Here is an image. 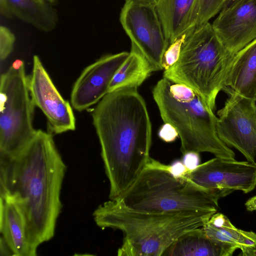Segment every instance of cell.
I'll use <instances>...</instances> for the list:
<instances>
[{
  "label": "cell",
  "instance_id": "23",
  "mask_svg": "<svg viewBox=\"0 0 256 256\" xmlns=\"http://www.w3.org/2000/svg\"><path fill=\"white\" fill-rule=\"evenodd\" d=\"M16 38L14 34L7 27H0V60L2 63L12 52Z\"/></svg>",
  "mask_w": 256,
  "mask_h": 256
},
{
  "label": "cell",
  "instance_id": "5",
  "mask_svg": "<svg viewBox=\"0 0 256 256\" xmlns=\"http://www.w3.org/2000/svg\"><path fill=\"white\" fill-rule=\"evenodd\" d=\"M232 192L206 190L186 178H176L150 157L133 184L116 200L129 208L148 212H218V200Z\"/></svg>",
  "mask_w": 256,
  "mask_h": 256
},
{
  "label": "cell",
  "instance_id": "25",
  "mask_svg": "<svg viewBox=\"0 0 256 256\" xmlns=\"http://www.w3.org/2000/svg\"><path fill=\"white\" fill-rule=\"evenodd\" d=\"M159 137L164 142H172L178 136L176 128L170 124L164 122L158 131Z\"/></svg>",
  "mask_w": 256,
  "mask_h": 256
},
{
  "label": "cell",
  "instance_id": "29",
  "mask_svg": "<svg viewBox=\"0 0 256 256\" xmlns=\"http://www.w3.org/2000/svg\"><path fill=\"white\" fill-rule=\"evenodd\" d=\"M126 1H136L141 2H150L156 4L158 0H126Z\"/></svg>",
  "mask_w": 256,
  "mask_h": 256
},
{
  "label": "cell",
  "instance_id": "24",
  "mask_svg": "<svg viewBox=\"0 0 256 256\" xmlns=\"http://www.w3.org/2000/svg\"><path fill=\"white\" fill-rule=\"evenodd\" d=\"M162 166L173 176L178 178H184L185 175L189 172L182 161L178 160L174 161L170 165L162 164Z\"/></svg>",
  "mask_w": 256,
  "mask_h": 256
},
{
  "label": "cell",
  "instance_id": "12",
  "mask_svg": "<svg viewBox=\"0 0 256 256\" xmlns=\"http://www.w3.org/2000/svg\"><path fill=\"white\" fill-rule=\"evenodd\" d=\"M129 54L122 52L107 54L86 67L73 86L72 107L82 112L98 103L108 92L114 75Z\"/></svg>",
  "mask_w": 256,
  "mask_h": 256
},
{
  "label": "cell",
  "instance_id": "19",
  "mask_svg": "<svg viewBox=\"0 0 256 256\" xmlns=\"http://www.w3.org/2000/svg\"><path fill=\"white\" fill-rule=\"evenodd\" d=\"M155 69L135 46H132L130 54L114 75L108 92L122 87L138 88Z\"/></svg>",
  "mask_w": 256,
  "mask_h": 256
},
{
  "label": "cell",
  "instance_id": "30",
  "mask_svg": "<svg viewBox=\"0 0 256 256\" xmlns=\"http://www.w3.org/2000/svg\"><path fill=\"white\" fill-rule=\"evenodd\" d=\"M46 1L48 2L52 6H55L58 4V0H45Z\"/></svg>",
  "mask_w": 256,
  "mask_h": 256
},
{
  "label": "cell",
  "instance_id": "27",
  "mask_svg": "<svg viewBox=\"0 0 256 256\" xmlns=\"http://www.w3.org/2000/svg\"><path fill=\"white\" fill-rule=\"evenodd\" d=\"M245 206L246 210L249 212L256 210V196H254L245 202Z\"/></svg>",
  "mask_w": 256,
  "mask_h": 256
},
{
  "label": "cell",
  "instance_id": "8",
  "mask_svg": "<svg viewBox=\"0 0 256 256\" xmlns=\"http://www.w3.org/2000/svg\"><path fill=\"white\" fill-rule=\"evenodd\" d=\"M120 20L135 46L155 69L163 70V56L169 46L155 4L126 1Z\"/></svg>",
  "mask_w": 256,
  "mask_h": 256
},
{
  "label": "cell",
  "instance_id": "3",
  "mask_svg": "<svg viewBox=\"0 0 256 256\" xmlns=\"http://www.w3.org/2000/svg\"><path fill=\"white\" fill-rule=\"evenodd\" d=\"M216 212H148L129 208L118 200H110L100 204L92 216L100 228L123 234L118 256H160L182 235L202 228Z\"/></svg>",
  "mask_w": 256,
  "mask_h": 256
},
{
  "label": "cell",
  "instance_id": "13",
  "mask_svg": "<svg viewBox=\"0 0 256 256\" xmlns=\"http://www.w3.org/2000/svg\"><path fill=\"white\" fill-rule=\"evenodd\" d=\"M212 24L218 39L234 54L256 38V0H244L222 10Z\"/></svg>",
  "mask_w": 256,
  "mask_h": 256
},
{
  "label": "cell",
  "instance_id": "17",
  "mask_svg": "<svg viewBox=\"0 0 256 256\" xmlns=\"http://www.w3.org/2000/svg\"><path fill=\"white\" fill-rule=\"evenodd\" d=\"M0 12L16 17L44 32L52 31L58 20L54 6L45 0H0Z\"/></svg>",
  "mask_w": 256,
  "mask_h": 256
},
{
  "label": "cell",
  "instance_id": "9",
  "mask_svg": "<svg viewBox=\"0 0 256 256\" xmlns=\"http://www.w3.org/2000/svg\"><path fill=\"white\" fill-rule=\"evenodd\" d=\"M230 97L218 112L217 132L228 147L236 149L248 161L256 157V102L226 88Z\"/></svg>",
  "mask_w": 256,
  "mask_h": 256
},
{
  "label": "cell",
  "instance_id": "2",
  "mask_svg": "<svg viewBox=\"0 0 256 256\" xmlns=\"http://www.w3.org/2000/svg\"><path fill=\"white\" fill-rule=\"evenodd\" d=\"M138 88L122 87L108 92L92 113L110 183V200L124 194L150 158L152 124Z\"/></svg>",
  "mask_w": 256,
  "mask_h": 256
},
{
  "label": "cell",
  "instance_id": "11",
  "mask_svg": "<svg viewBox=\"0 0 256 256\" xmlns=\"http://www.w3.org/2000/svg\"><path fill=\"white\" fill-rule=\"evenodd\" d=\"M28 85L33 102L46 118L51 131L60 134L76 128V119L70 104L61 96L40 58L33 57Z\"/></svg>",
  "mask_w": 256,
  "mask_h": 256
},
{
  "label": "cell",
  "instance_id": "7",
  "mask_svg": "<svg viewBox=\"0 0 256 256\" xmlns=\"http://www.w3.org/2000/svg\"><path fill=\"white\" fill-rule=\"evenodd\" d=\"M0 154L13 156L30 141L35 105L24 62L14 61L0 79Z\"/></svg>",
  "mask_w": 256,
  "mask_h": 256
},
{
  "label": "cell",
  "instance_id": "6",
  "mask_svg": "<svg viewBox=\"0 0 256 256\" xmlns=\"http://www.w3.org/2000/svg\"><path fill=\"white\" fill-rule=\"evenodd\" d=\"M234 56L208 22L188 32L178 60L163 77L190 87L214 111Z\"/></svg>",
  "mask_w": 256,
  "mask_h": 256
},
{
  "label": "cell",
  "instance_id": "16",
  "mask_svg": "<svg viewBox=\"0 0 256 256\" xmlns=\"http://www.w3.org/2000/svg\"><path fill=\"white\" fill-rule=\"evenodd\" d=\"M198 0H158L156 8L166 36L172 43L196 28Z\"/></svg>",
  "mask_w": 256,
  "mask_h": 256
},
{
  "label": "cell",
  "instance_id": "20",
  "mask_svg": "<svg viewBox=\"0 0 256 256\" xmlns=\"http://www.w3.org/2000/svg\"><path fill=\"white\" fill-rule=\"evenodd\" d=\"M163 256H222L220 248L202 227L188 232L176 240Z\"/></svg>",
  "mask_w": 256,
  "mask_h": 256
},
{
  "label": "cell",
  "instance_id": "1",
  "mask_svg": "<svg viewBox=\"0 0 256 256\" xmlns=\"http://www.w3.org/2000/svg\"><path fill=\"white\" fill-rule=\"evenodd\" d=\"M66 170L52 134L42 130L16 155L0 154V195L20 205L37 247L54 236Z\"/></svg>",
  "mask_w": 256,
  "mask_h": 256
},
{
  "label": "cell",
  "instance_id": "26",
  "mask_svg": "<svg viewBox=\"0 0 256 256\" xmlns=\"http://www.w3.org/2000/svg\"><path fill=\"white\" fill-rule=\"evenodd\" d=\"M182 161L189 171L193 170L200 164L199 153L194 152H188L183 154Z\"/></svg>",
  "mask_w": 256,
  "mask_h": 256
},
{
  "label": "cell",
  "instance_id": "4",
  "mask_svg": "<svg viewBox=\"0 0 256 256\" xmlns=\"http://www.w3.org/2000/svg\"><path fill=\"white\" fill-rule=\"evenodd\" d=\"M164 122L172 125L180 140L182 154L210 152L216 157L234 159L235 154L218 137L216 118L203 98L190 87L162 77L152 90Z\"/></svg>",
  "mask_w": 256,
  "mask_h": 256
},
{
  "label": "cell",
  "instance_id": "10",
  "mask_svg": "<svg viewBox=\"0 0 256 256\" xmlns=\"http://www.w3.org/2000/svg\"><path fill=\"white\" fill-rule=\"evenodd\" d=\"M184 178L206 190L247 194L256 186V162L216 156L189 171Z\"/></svg>",
  "mask_w": 256,
  "mask_h": 256
},
{
  "label": "cell",
  "instance_id": "22",
  "mask_svg": "<svg viewBox=\"0 0 256 256\" xmlns=\"http://www.w3.org/2000/svg\"><path fill=\"white\" fill-rule=\"evenodd\" d=\"M187 32L169 44L163 56L162 66L164 70L170 68L178 60Z\"/></svg>",
  "mask_w": 256,
  "mask_h": 256
},
{
  "label": "cell",
  "instance_id": "28",
  "mask_svg": "<svg viewBox=\"0 0 256 256\" xmlns=\"http://www.w3.org/2000/svg\"><path fill=\"white\" fill-rule=\"evenodd\" d=\"M242 0H225L222 10L228 8Z\"/></svg>",
  "mask_w": 256,
  "mask_h": 256
},
{
  "label": "cell",
  "instance_id": "18",
  "mask_svg": "<svg viewBox=\"0 0 256 256\" xmlns=\"http://www.w3.org/2000/svg\"><path fill=\"white\" fill-rule=\"evenodd\" d=\"M202 228L220 248L222 256H231L236 250L240 249L246 232L235 227L225 215L217 212Z\"/></svg>",
  "mask_w": 256,
  "mask_h": 256
},
{
  "label": "cell",
  "instance_id": "15",
  "mask_svg": "<svg viewBox=\"0 0 256 256\" xmlns=\"http://www.w3.org/2000/svg\"><path fill=\"white\" fill-rule=\"evenodd\" d=\"M224 86L256 102V38L234 54Z\"/></svg>",
  "mask_w": 256,
  "mask_h": 256
},
{
  "label": "cell",
  "instance_id": "21",
  "mask_svg": "<svg viewBox=\"0 0 256 256\" xmlns=\"http://www.w3.org/2000/svg\"><path fill=\"white\" fill-rule=\"evenodd\" d=\"M225 0H198L196 28L209 22L222 10Z\"/></svg>",
  "mask_w": 256,
  "mask_h": 256
},
{
  "label": "cell",
  "instance_id": "14",
  "mask_svg": "<svg viewBox=\"0 0 256 256\" xmlns=\"http://www.w3.org/2000/svg\"><path fill=\"white\" fill-rule=\"evenodd\" d=\"M0 238L12 256H36L38 247L32 238L26 216L12 196L0 195Z\"/></svg>",
  "mask_w": 256,
  "mask_h": 256
}]
</instances>
